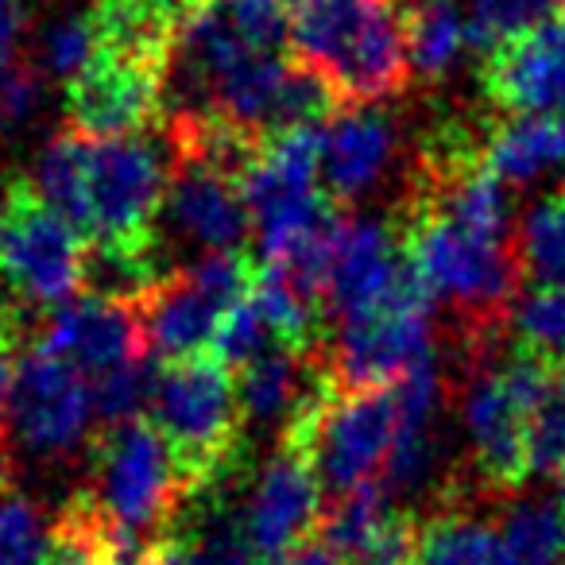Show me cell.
<instances>
[{
  "label": "cell",
  "instance_id": "cell-25",
  "mask_svg": "<svg viewBox=\"0 0 565 565\" xmlns=\"http://www.w3.org/2000/svg\"><path fill=\"white\" fill-rule=\"evenodd\" d=\"M519 264L531 282L565 287V182L519 225Z\"/></svg>",
  "mask_w": 565,
  "mask_h": 565
},
{
  "label": "cell",
  "instance_id": "cell-6",
  "mask_svg": "<svg viewBox=\"0 0 565 565\" xmlns=\"http://www.w3.org/2000/svg\"><path fill=\"white\" fill-rule=\"evenodd\" d=\"M399 438L395 387L333 392L299 418L279 441H291L310 457L326 495H345L384 480Z\"/></svg>",
  "mask_w": 565,
  "mask_h": 565
},
{
  "label": "cell",
  "instance_id": "cell-9",
  "mask_svg": "<svg viewBox=\"0 0 565 565\" xmlns=\"http://www.w3.org/2000/svg\"><path fill=\"white\" fill-rule=\"evenodd\" d=\"M97 418L94 384L86 372L58 356L32 349L20 356L17 392L9 407V430L28 457L63 465L89 441Z\"/></svg>",
  "mask_w": 565,
  "mask_h": 565
},
{
  "label": "cell",
  "instance_id": "cell-29",
  "mask_svg": "<svg viewBox=\"0 0 565 565\" xmlns=\"http://www.w3.org/2000/svg\"><path fill=\"white\" fill-rule=\"evenodd\" d=\"M159 372L163 369H156L151 356H140V361L125 364V369L109 372V376H97V384H94L97 418H102L105 426L143 418L151 411V399H156Z\"/></svg>",
  "mask_w": 565,
  "mask_h": 565
},
{
  "label": "cell",
  "instance_id": "cell-21",
  "mask_svg": "<svg viewBox=\"0 0 565 565\" xmlns=\"http://www.w3.org/2000/svg\"><path fill=\"white\" fill-rule=\"evenodd\" d=\"M469 47V17L457 0H407V55L411 78L438 86L449 78Z\"/></svg>",
  "mask_w": 565,
  "mask_h": 565
},
{
  "label": "cell",
  "instance_id": "cell-16",
  "mask_svg": "<svg viewBox=\"0 0 565 565\" xmlns=\"http://www.w3.org/2000/svg\"><path fill=\"white\" fill-rule=\"evenodd\" d=\"M236 376L241 395L244 430H279V438L299 423L307 411H315L326 395H333L330 369H326L322 345L318 349H291L271 345L252 364H244Z\"/></svg>",
  "mask_w": 565,
  "mask_h": 565
},
{
  "label": "cell",
  "instance_id": "cell-28",
  "mask_svg": "<svg viewBox=\"0 0 565 565\" xmlns=\"http://www.w3.org/2000/svg\"><path fill=\"white\" fill-rule=\"evenodd\" d=\"M236 35L259 55H291L295 17L287 0H210Z\"/></svg>",
  "mask_w": 565,
  "mask_h": 565
},
{
  "label": "cell",
  "instance_id": "cell-37",
  "mask_svg": "<svg viewBox=\"0 0 565 565\" xmlns=\"http://www.w3.org/2000/svg\"><path fill=\"white\" fill-rule=\"evenodd\" d=\"M9 484V457H4V449H0V488Z\"/></svg>",
  "mask_w": 565,
  "mask_h": 565
},
{
  "label": "cell",
  "instance_id": "cell-4",
  "mask_svg": "<svg viewBox=\"0 0 565 565\" xmlns=\"http://www.w3.org/2000/svg\"><path fill=\"white\" fill-rule=\"evenodd\" d=\"M82 492L125 542L151 550L179 519L194 484L182 472L171 441L148 423L105 426L89 449V484Z\"/></svg>",
  "mask_w": 565,
  "mask_h": 565
},
{
  "label": "cell",
  "instance_id": "cell-14",
  "mask_svg": "<svg viewBox=\"0 0 565 565\" xmlns=\"http://www.w3.org/2000/svg\"><path fill=\"white\" fill-rule=\"evenodd\" d=\"M480 94L503 117H565V12L488 51Z\"/></svg>",
  "mask_w": 565,
  "mask_h": 565
},
{
  "label": "cell",
  "instance_id": "cell-27",
  "mask_svg": "<svg viewBox=\"0 0 565 565\" xmlns=\"http://www.w3.org/2000/svg\"><path fill=\"white\" fill-rule=\"evenodd\" d=\"M565 0H472L469 9V47L495 51L500 43L562 17Z\"/></svg>",
  "mask_w": 565,
  "mask_h": 565
},
{
  "label": "cell",
  "instance_id": "cell-2",
  "mask_svg": "<svg viewBox=\"0 0 565 565\" xmlns=\"http://www.w3.org/2000/svg\"><path fill=\"white\" fill-rule=\"evenodd\" d=\"M411 264L430 287L434 302H449L465 326V341L495 338V322H508L519 295L523 264L519 241H492L438 217L418 202L395 210Z\"/></svg>",
  "mask_w": 565,
  "mask_h": 565
},
{
  "label": "cell",
  "instance_id": "cell-39",
  "mask_svg": "<svg viewBox=\"0 0 565 565\" xmlns=\"http://www.w3.org/2000/svg\"><path fill=\"white\" fill-rule=\"evenodd\" d=\"M562 182H565V179H562Z\"/></svg>",
  "mask_w": 565,
  "mask_h": 565
},
{
  "label": "cell",
  "instance_id": "cell-7",
  "mask_svg": "<svg viewBox=\"0 0 565 565\" xmlns=\"http://www.w3.org/2000/svg\"><path fill=\"white\" fill-rule=\"evenodd\" d=\"M0 282L24 307L55 310L86 291V244L20 179L0 202Z\"/></svg>",
  "mask_w": 565,
  "mask_h": 565
},
{
  "label": "cell",
  "instance_id": "cell-13",
  "mask_svg": "<svg viewBox=\"0 0 565 565\" xmlns=\"http://www.w3.org/2000/svg\"><path fill=\"white\" fill-rule=\"evenodd\" d=\"M35 349L74 364L78 372H94V376H109L140 356H151L140 307L86 291L47 310Z\"/></svg>",
  "mask_w": 565,
  "mask_h": 565
},
{
  "label": "cell",
  "instance_id": "cell-38",
  "mask_svg": "<svg viewBox=\"0 0 565 565\" xmlns=\"http://www.w3.org/2000/svg\"><path fill=\"white\" fill-rule=\"evenodd\" d=\"M287 4H291V9H295V12H299V9H302V4H310V0H287Z\"/></svg>",
  "mask_w": 565,
  "mask_h": 565
},
{
  "label": "cell",
  "instance_id": "cell-31",
  "mask_svg": "<svg viewBox=\"0 0 565 565\" xmlns=\"http://www.w3.org/2000/svg\"><path fill=\"white\" fill-rule=\"evenodd\" d=\"M271 345H279L267 326V318L259 315L256 299H244L241 307H233L217 326V338H213V361H221L228 372H241L244 364H252L259 353H267Z\"/></svg>",
  "mask_w": 565,
  "mask_h": 565
},
{
  "label": "cell",
  "instance_id": "cell-26",
  "mask_svg": "<svg viewBox=\"0 0 565 565\" xmlns=\"http://www.w3.org/2000/svg\"><path fill=\"white\" fill-rule=\"evenodd\" d=\"M55 526L43 508L17 484L0 488V565H47Z\"/></svg>",
  "mask_w": 565,
  "mask_h": 565
},
{
  "label": "cell",
  "instance_id": "cell-3",
  "mask_svg": "<svg viewBox=\"0 0 565 565\" xmlns=\"http://www.w3.org/2000/svg\"><path fill=\"white\" fill-rule=\"evenodd\" d=\"M469 376L461 384V430L469 441V477L480 495H511L526 484L531 430L542 395L554 372L508 345V356H492V345L469 349Z\"/></svg>",
  "mask_w": 565,
  "mask_h": 565
},
{
  "label": "cell",
  "instance_id": "cell-36",
  "mask_svg": "<svg viewBox=\"0 0 565 565\" xmlns=\"http://www.w3.org/2000/svg\"><path fill=\"white\" fill-rule=\"evenodd\" d=\"M20 28H24L20 0H0V55H12V51H17Z\"/></svg>",
  "mask_w": 565,
  "mask_h": 565
},
{
  "label": "cell",
  "instance_id": "cell-22",
  "mask_svg": "<svg viewBox=\"0 0 565 565\" xmlns=\"http://www.w3.org/2000/svg\"><path fill=\"white\" fill-rule=\"evenodd\" d=\"M415 565H508L495 523L472 515L469 503H441L423 523Z\"/></svg>",
  "mask_w": 565,
  "mask_h": 565
},
{
  "label": "cell",
  "instance_id": "cell-35",
  "mask_svg": "<svg viewBox=\"0 0 565 565\" xmlns=\"http://www.w3.org/2000/svg\"><path fill=\"white\" fill-rule=\"evenodd\" d=\"M259 565H345V557L333 554L326 542H307V546L291 550V554H282V557H271V562H259Z\"/></svg>",
  "mask_w": 565,
  "mask_h": 565
},
{
  "label": "cell",
  "instance_id": "cell-17",
  "mask_svg": "<svg viewBox=\"0 0 565 565\" xmlns=\"http://www.w3.org/2000/svg\"><path fill=\"white\" fill-rule=\"evenodd\" d=\"M399 156V125L384 105H341L322 125V186L330 202L369 198Z\"/></svg>",
  "mask_w": 565,
  "mask_h": 565
},
{
  "label": "cell",
  "instance_id": "cell-24",
  "mask_svg": "<svg viewBox=\"0 0 565 565\" xmlns=\"http://www.w3.org/2000/svg\"><path fill=\"white\" fill-rule=\"evenodd\" d=\"M508 565H565V508L550 500H511L495 519Z\"/></svg>",
  "mask_w": 565,
  "mask_h": 565
},
{
  "label": "cell",
  "instance_id": "cell-1",
  "mask_svg": "<svg viewBox=\"0 0 565 565\" xmlns=\"http://www.w3.org/2000/svg\"><path fill=\"white\" fill-rule=\"evenodd\" d=\"M295 58L341 105H384L411 86L407 0H310L295 12Z\"/></svg>",
  "mask_w": 565,
  "mask_h": 565
},
{
  "label": "cell",
  "instance_id": "cell-15",
  "mask_svg": "<svg viewBox=\"0 0 565 565\" xmlns=\"http://www.w3.org/2000/svg\"><path fill=\"white\" fill-rule=\"evenodd\" d=\"M171 159V190H167L163 217H159L167 233L202 256L244 252L252 236V213L241 182L198 159Z\"/></svg>",
  "mask_w": 565,
  "mask_h": 565
},
{
  "label": "cell",
  "instance_id": "cell-10",
  "mask_svg": "<svg viewBox=\"0 0 565 565\" xmlns=\"http://www.w3.org/2000/svg\"><path fill=\"white\" fill-rule=\"evenodd\" d=\"M322 480H318L310 457L291 441H279L275 454L252 477L248 492L236 495V523H241L244 546L256 562L291 554L318 539L326 515Z\"/></svg>",
  "mask_w": 565,
  "mask_h": 565
},
{
  "label": "cell",
  "instance_id": "cell-33",
  "mask_svg": "<svg viewBox=\"0 0 565 565\" xmlns=\"http://www.w3.org/2000/svg\"><path fill=\"white\" fill-rule=\"evenodd\" d=\"M534 472H562L565 465V372H554L550 392L542 395L531 430Z\"/></svg>",
  "mask_w": 565,
  "mask_h": 565
},
{
  "label": "cell",
  "instance_id": "cell-11",
  "mask_svg": "<svg viewBox=\"0 0 565 565\" xmlns=\"http://www.w3.org/2000/svg\"><path fill=\"white\" fill-rule=\"evenodd\" d=\"M338 392L395 387L434 361V307H392L361 322L333 326L322 345Z\"/></svg>",
  "mask_w": 565,
  "mask_h": 565
},
{
  "label": "cell",
  "instance_id": "cell-34",
  "mask_svg": "<svg viewBox=\"0 0 565 565\" xmlns=\"http://www.w3.org/2000/svg\"><path fill=\"white\" fill-rule=\"evenodd\" d=\"M20 302H0V434L9 423V407H12V392H17V376H20V361H17V345H20Z\"/></svg>",
  "mask_w": 565,
  "mask_h": 565
},
{
  "label": "cell",
  "instance_id": "cell-19",
  "mask_svg": "<svg viewBox=\"0 0 565 565\" xmlns=\"http://www.w3.org/2000/svg\"><path fill=\"white\" fill-rule=\"evenodd\" d=\"M480 156L503 186H531L546 174L565 171V117L526 113L492 120Z\"/></svg>",
  "mask_w": 565,
  "mask_h": 565
},
{
  "label": "cell",
  "instance_id": "cell-30",
  "mask_svg": "<svg viewBox=\"0 0 565 565\" xmlns=\"http://www.w3.org/2000/svg\"><path fill=\"white\" fill-rule=\"evenodd\" d=\"M97 55H102V40H97V28L89 12H82V17H63L43 35V55H40L43 71H47L51 78L66 82V86H71L78 74H86Z\"/></svg>",
  "mask_w": 565,
  "mask_h": 565
},
{
  "label": "cell",
  "instance_id": "cell-5",
  "mask_svg": "<svg viewBox=\"0 0 565 565\" xmlns=\"http://www.w3.org/2000/svg\"><path fill=\"white\" fill-rule=\"evenodd\" d=\"M148 423L171 441L194 492L244 469V415L236 376L213 356L167 364L159 372Z\"/></svg>",
  "mask_w": 565,
  "mask_h": 565
},
{
  "label": "cell",
  "instance_id": "cell-20",
  "mask_svg": "<svg viewBox=\"0 0 565 565\" xmlns=\"http://www.w3.org/2000/svg\"><path fill=\"white\" fill-rule=\"evenodd\" d=\"M89 159H94V136L66 125L35 151V163L24 179L28 190L63 221H71L82 236L89 228Z\"/></svg>",
  "mask_w": 565,
  "mask_h": 565
},
{
  "label": "cell",
  "instance_id": "cell-12",
  "mask_svg": "<svg viewBox=\"0 0 565 565\" xmlns=\"http://www.w3.org/2000/svg\"><path fill=\"white\" fill-rule=\"evenodd\" d=\"M167 74L128 63L117 55H97L86 74L66 86V120L94 140L143 136L163 120Z\"/></svg>",
  "mask_w": 565,
  "mask_h": 565
},
{
  "label": "cell",
  "instance_id": "cell-32",
  "mask_svg": "<svg viewBox=\"0 0 565 565\" xmlns=\"http://www.w3.org/2000/svg\"><path fill=\"white\" fill-rule=\"evenodd\" d=\"M43 102V71L24 55H0V128H20Z\"/></svg>",
  "mask_w": 565,
  "mask_h": 565
},
{
  "label": "cell",
  "instance_id": "cell-18",
  "mask_svg": "<svg viewBox=\"0 0 565 565\" xmlns=\"http://www.w3.org/2000/svg\"><path fill=\"white\" fill-rule=\"evenodd\" d=\"M136 307H140L143 333H148V353L167 364L194 361L205 349H213L221 318L228 315L190 275L186 264L167 271Z\"/></svg>",
  "mask_w": 565,
  "mask_h": 565
},
{
  "label": "cell",
  "instance_id": "cell-8",
  "mask_svg": "<svg viewBox=\"0 0 565 565\" xmlns=\"http://www.w3.org/2000/svg\"><path fill=\"white\" fill-rule=\"evenodd\" d=\"M171 143L148 132L125 140H94L89 159V244L156 248L159 217L171 190Z\"/></svg>",
  "mask_w": 565,
  "mask_h": 565
},
{
  "label": "cell",
  "instance_id": "cell-23",
  "mask_svg": "<svg viewBox=\"0 0 565 565\" xmlns=\"http://www.w3.org/2000/svg\"><path fill=\"white\" fill-rule=\"evenodd\" d=\"M508 345L550 372H565V287L531 282L508 310Z\"/></svg>",
  "mask_w": 565,
  "mask_h": 565
}]
</instances>
